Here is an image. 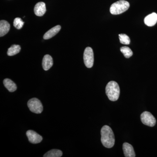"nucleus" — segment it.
I'll use <instances>...</instances> for the list:
<instances>
[{
  "mask_svg": "<svg viewBox=\"0 0 157 157\" xmlns=\"http://www.w3.org/2000/svg\"><path fill=\"white\" fill-rule=\"evenodd\" d=\"M101 141L105 147L111 148L115 143V138L112 129L107 125L102 127L101 130Z\"/></svg>",
  "mask_w": 157,
  "mask_h": 157,
  "instance_id": "f257e3e1",
  "label": "nucleus"
},
{
  "mask_svg": "<svg viewBox=\"0 0 157 157\" xmlns=\"http://www.w3.org/2000/svg\"><path fill=\"white\" fill-rule=\"evenodd\" d=\"M106 93L110 101H117L120 94L119 86L117 82L113 81L109 82L106 87Z\"/></svg>",
  "mask_w": 157,
  "mask_h": 157,
  "instance_id": "f03ea898",
  "label": "nucleus"
},
{
  "mask_svg": "<svg viewBox=\"0 0 157 157\" xmlns=\"http://www.w3.org/2000/svg\"><path fill=\"white\" fill-rule=\"evenodd\" d=\"M130 7L128 2L124 0H120L113 3L110 6V12L111 14L117 15L124 13Z\"/></svg>",
  "mask_w": 157,
  "mask_h": 157,
  "instance_id": "7ed1b4c3",
  "label": "nucleus"
},
{
  "mask_svg": "<svg viewBox=\"0 0 157 157\" xmlns=\"http://www.w3.org/2000/svg\"><path fill=\"white\" fill-rule=\"evenodd\" d=\"M29 109L34 113H41L43 111V106L41 101L36 98H32L29 100L27 103Z\"/></svg>",
  "mask_w": 157,
  "mask_h": 157,
  "instance_id": "20e7f679",
  "label": "nucleus"
},
{
  "mask_svg": "<svg viewBox=\"0 0 157 157\" xmlns=\"http://www.w3.org/2000/svg\"><path fill=\"white\" fill-rule=\"evenodd\" d=\"M83 60L86 67H92L94 63V55L92 48L90 47L86 48L83 54Z\"/></svg>",
  "mask_w": 157,
  "mask_h": 157,
  "instance_id": "39448f33",
  "label": "nucleus"
},
{
  "mask_svg": "<svg viewBox=\"0 0 157 157\" xmlns=\"http://www.w3.org/2000/svg\"><path fill=\"white\" fill-rule=\"evenodd\" d=\"M141 122L144 125L149 127H154L156 123V120L153 115L148 111H144L140 115Z\"/></svg>",
  "mask_w": 157,
  "mask_h": 157,
  "instance_id": "423d86ee",
  "label": "nucleus"
},
{
  "mask_svg": "<svg viewBox=\"0 0 157 157\" xmlns=\"http://www.w3.org/2000/svg\"><path fill=\"white\" fill-rule=\"evenodd\" d=\"M26 135L29 141L34 144L40 143L43 139L41 135L33 130L28 131L26 132Z\"/></svg>",
  "mask_w": 157,
  "mask_h": 157,
  "instance_id": "0eeeda50",
  "label": "nucleus"
},
{
  "mask_svg": "<svg viewBox=\"0 0 157 157\" xmlns=\"http://www.w3.org/2000/svg\"><path fill=\"white\" fill-rule=\"evenodd\" d=\"M46 6L45 3L40 2L37 3L34 8V12L36 16H42L46 12Z\"/></svg>",
  "mask_w": 157,
  "mask_h": 157,
  "instance_id": "6e6552de",
  "label": "nucleus"
},
{
  "mask_svg": "<svg viewBox=\"0 0 157 157\" xmlns=\"http://www.w3.org/2000/svg\"><path fill=\"white\" fill-rule=\"evenodd\" d=\"M123 149L126 157H135V152L134 151V148L131 144L128 143H124L123 145Z\"/></svg>",
  "mask_w": 157,
  "mask_h": 157,
  "instance_id": "1a4fd4ad",
  "label": "nucleus"
},
{
  "mask_svg": "<svg viewBox=\"0 0 157 157\" xmlns=\"http://www.w3.org/2000/svg\"><path fill=\"white\" fill-rule=\"evenodd\" d=\"M157 22V14L155 12L149 14L144 18V23L148 26H153L156 24Z\"/></svg>",
  "mask_w": 157,
  "mask_h": 157,
  "instance_id": "9d476101",
  "label": "nucleus"
},
{
  "mask_svg": "<svg viewBox=\"0 0 157 157\" xmlns=\"http://www.w3.org/2000/svg\"><path fill=\"white\" fill-rule=\"evenodd\" d=\"M53 59L49 55H46L43 57L42 65L43 69L45 71L48 70L53 65Z\"/></svg>",
  "mask_w": 157,
  "mask_h": 157,
  "instance_id": "9b49d317",
  "label": "nucleus"
},
{
  "mask_svg": "<svg viewBox=\"0 0 157 157\" xmlns=\"http://www.w3.org/2000/svg\"><path fill=\"white\" fill-rule=\"evenodd\" d=\"M61 29V27L59 25L56 26L52 28L48 31H47L43 36V39H48L52 38L56 35L59 32Z\"/></svg>",
  "mask_w": 157,
  "mask_h": 157,
  "instance_id": "f8f14e48",
  "label": "nucleus"
},
{
  "mask_svg": "<svg viewBox=\"0 0 157 157\" xmlns=\"http://www.w3.org/2000/svg\"><path fill=\"white\" fill-rule=\"evenodd\" d=\"M10 29V25L8 21L1 20L0 21V36L2 37L8 33Z\"/></svg>",
  "mask_w": 157,
  "mask_h": 157,
  "instance_id": "ddd939ff",
  "label": "nucleus"
},
{
  "mask_svg": "<svg viewBox=\"0 0 157 157\" xmlns=\"http://www.w3.org/2000/svg\"><path fill=\"white\" fill-rule=\"evenodd\" d=\"M3 83L5 87L10 92H13L17 90L16 84L9 78H6L3 81Z\"/></svg>",
  "mask_w": 157,
  "mask_h": 157,
  "instance_id": "4468645a",
  "label": "nucleus"
},
{
  "mask_svg": "<svg viewBox=\"0 0 157 157\" xmlns=\"http://www.w3.org/2000/svg\"><path fill=\"white\" fill-rule=\"evenodd\" d=\"M21 48L20 46L19 45H11V47L8 49V55L9 56H13L17 54L20 52Z\"/></svg>",
  "mask_w": 157,
  "mask_h": 157,
  "instance_id": "2eb2a0df",
  "label": "nucleus"
},
{
  "mask_svg": "<svg viewBox=\"0 0 157 157\" xmlns=\"http://www.w3.org/2000/svg\"><path fill=\"white\" fill-rule=\"evenodd\" d=\"M63 155L61 151L58 149H52L47 152L44 155V157H60Z\"/></svg>",
  "mask_w": 157,
  "mask_h": 157,
  "instance_id": "dca6fc26",
  "label": "nucleus"
},
{
  "mask_svg": "<svg viewBox=\"0 0 157 157\" xmlns=\"http://www.w3.org/2000/svg\"><path fill=\"white\" fill-rule=\"evenodd\" d=\"M121 51L126 58H129L133 55V52L131 50V48L128 46L122 47L121 48Z\"/></svg>",
  "mask_w": 157,
  "mask_h": 157,
  "instance_id": "f3484780",
  "label": "nucleus"
},
{
  "mask_svg": "<svg viewBox=\"0 0 157 157\" xmlns=\"http://www.w3.org/2000/svg\"><path fill=\"white\" fill-rule=\"evenodd\" d=\"M120 41L121 43L124 45H129L130 44V39L128 36L124 34H121L119 35Z\"/></svg>",
  "mask_w": 157,
  "mask_h": 157,
  "instance_id": "a211bd4d",
  "label": "nucleus"
},
{
  "mask_svg": "<svg viewBox=\"0 0 157 157\" xmlns=\"http://www.w3.org/2000/svg\"><path fill=\"white\" fill-rule=\"evenodd\" d=\"M24 22L23 21L22 19L19 17H16L14 19L13 25L14 27L17 29H20L23 26Z\"/></svg>",
  "mask_w": 157,
  "mask_h": 157,
  "instance_id": "6ab92c4d",
  "label": "nucleus"
}]
</instances>
